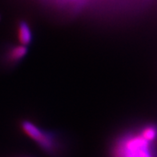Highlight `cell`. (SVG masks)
Listing matches in <instances>:
<instances>
[{
	"label": "cell",
	"mask_w": 157,
	"mask_h": 157,
	"mask_svg": "<svg viewBox=\"0 0 157 157\" xmlns=\"http://www.w3.org/2000/svg\"><path fill=\"white\" fill-rule=\"evenodd\" d=\"M23 132L31 139L37 143L46 152L53 153L56 149V142L54 136L42 130L39 127L29 121H23L22 123Z\"/></svg>",
	"instance_id": "obj_1"
},
{
	"label": "cell",
	"mask_w": 157,
	"mask_h": 157,
	"mask_svg": "<svg viewBox=\"0 0 157 157\" xmlns=\"http://www.w3.org/2000/svg\"><path fill=\"white\" fill-rule=\"evenodd\" d=\"M17 36L21 45H29L32 40V34L29 25L24 21H21L17 27Z\"/></svg>",
	"instance_id": "obj_2"
},
{
	"label": "cell",
	"mask_w": 157,
	"mask_h": 157,
	"mask_svg": "<svg viewBox=\"0 0 157 157\" xmlns=\"http://www.w3.org/2000/svg\"><path fill=\"white\" fill-rule=\"evenodd\" d=\"M27 52V46H16L10 49L8 54V59L10 62H18L26 56Z\"/></svg>",
	"instance_id": "obj_3"
},
{
	"label": "cell",
	"mask_w": 157,
	"mask_h": 157,
	"mask_svg": "<svg viewBox=\"0 0 157 157\" xmlns=\"http://www.w3.org/2000/svg\"><path fill=\"white\" fill-rule=\"evenodd\" d=\"M140 136L146 140L151 142L157 138V127L155 125H147L140 132Z\"/></svg>",
	"instance_id": "obj_4"
}]
</instances>
